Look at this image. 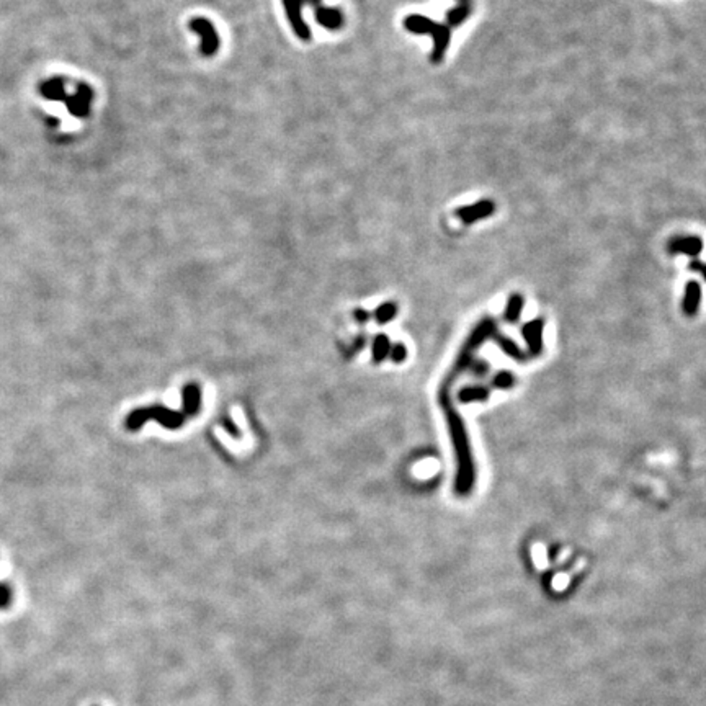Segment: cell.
Wrapping results in <instances>:
<instances>
[{
  "label": "cell",
  "mask_w": 706,
  "mask_h": 706,
  "mask_svg": "<svg viewBox=\"0 0 706 706\" xmlns=\"http://www.w3.org/2000/svg\"><path fill=\"white\" fill-rule=\"evenodd\" d=\"M440 404L447 419L450 439H452L454 454H456V478H454V492L465 497L473 491L476 481V467L473 460V450H471L470 437H467L465 422H463L460 412L454 409L450 401L448 389L440 393Z\"/></svg>",
  "instance_id": "obj_1"
},
{
  "label": "cell",
  "mask_w": 706,
  "mask_h": 706,
  "mask_svg": "<svg viewBox=\"0 0 706 706\" xmlns=\"http://www.w3.org/2000/svg\"><path fill=\"white\" fill-rule=\"evenodd\" d=\"M494 333H496V322H494V319L484 318L478 324V326H476L473 333L467 337L465 345L461 346L460 355H458V358H456V363L453 365L452 373H450V376H448V384L452 383L453 378H456L458 375L465 373L466 370H470L471 365H473V362H474L473 360L474 352L489 339V337H492Z\"/></svg>",
  "instance_id": "obj_2"
},
{
  "label": "cell",
  "mask_w": 706,
  "mask_h": 706,
  "mask_svg": "<svg viewBox=\"0 0 706 706\" xmlns=\"http://www.w3.org/2000/svg\"><path fill=\"white\" fill-rule=\"evenodd\" d=\"M149 420H155L166 428H179L185 423V415L175 412V410L166 409V407L153 406L144 409H136L128 415L126 427L129 430H137Z\"/></svg>",
  "instance_id": "obj_3"
},
{
  "label": "cell",
  "mask_w": 706,
  "mask_h": 706,
  "mask_svg": "<svg viewBox=\"0 0 706 706\" xmlns=\"http://www.w3.org/2000/svg\"><path fill=\"white\" fill-rule=\"evenodd\" d=\"M188 28L193 33L200 34V53L203 58H213L221 46L219 34L216 32L213 21L205 19V16H195V19L188 21Z\"/></svg>",
  "instance_id": "obj_4"
},
{
  "label": "cell",
  "mask_w": 706,
  "mask_h": 706,
  "mask_svg": "<svg viewBox=\"0 0 706 706\" xmlns=\"http://www.w3.org/2000/svg\"><path fill=\"white\" fill-rule=\"evenodd\" d=\"M285 8V15L291 25L294 34L300 38L301 41H309L311 40V28L307 27V23L302 19V5L305 2L302 0H281Z\"/></svg>",
  "instance_id": "obj_5"
},
{
  "label": "cell",
  "mask_w": 706,
  "mask_h": 706,
  "mask_svg": "<svg viewBox=\"0 0 706 706\" xmlns=\"http://www.w3.org/2000/svg\"><path fill=\"white\" fill-rule=\"evenodd\" d=\"M496 213V203L489 198H484V200H479L473 203V205H466L458 208L454 211V216L463 221V224L470 226V224L478 223L481 219H487Z\"/></svg>",
  "instance_id": "obj_6"
},
{
  "label": "cell",
  "mask_w": 706,
  "mask_h": 706,
  "mask_svg": "<svg viewBox=\"0 0 706 706\" xmlns=\"http://www.w3.org/2000/svg\"><path fill=\"white\" fill-rule=\"evenodd\" d=\"M66 107L69 113L77 116V118H85L90 115V105L93 102V90L87 84H80L76 89V93L67 95Z\"/></svg>",
  "instance_id": "obj_7"
},
{
  "label": "cell",
  "mask_w": 706,
  "mask_h": 706,
  "mask_svg": "<svg viewBox=\"0 0 706 706\" xmlns=\"http://www.w3.org/2000/svg\"><path fill=\"white\" fill-rule=\"evenodd\" d=\"M703 250V241L698 236H674L667 242V252L670 255H687L696 258Z\"/></svg>",
  "instance_id": "obj_8"
},
{
  "label": "cell",
  "mask_w": 706,
  "mask_h": 706,
  "mask_svg": "<svg viewBox=\"0 0 706 706\" xmlns=\"http://www.w3.org/2000/svg\"><path fill=\"white\" fill-rule=\"evenodd\" d=\"M432 36V53H430V60L433 64H440L445 60V56H447V51L450 47V43H452V28L445 23H437L435 30L430 34Z\"/></svg>",
  "instance_id": "obj_9"
},
{
  "label": "cell",
  "mask_w": 706,
  "mask_h": 706,
  "mask_svg": "<svg viewBox=\"0 0 706 706\" xmlns=\"http://www.w3.org/2000/svg\"><path fill=\"white\" fill-rule=\"evenodd\" d=\"M543 331H544V322L543 319H533L528 320L527 324H523L522 327V337L527 342L528 353L531 357H538L543 350Z\"/></svg>",
  "instance_id": "obj_10"
},
{
  "label": "cell",
  "mask_w": 706,
  "mask_h": 706,
  "mask_svg": "<svg viewBox=\"0 0 706 706\" xmlns=\"http://www.w3.org/2000/svg\"><path fill=\"white\" fill-rule=\"evenodd\" d=\"M314 19L322 28L331 30V32H335V30H340L344 27V14L339 8L332 7H324L319 5L314 8Z\"/></svg>",
  "instance_id": "obj_11"
},
{
  "label": "cell",
  "mask_w": 706,
  "mask_h": 706,
  "mask_svg": "<svg viewBox=\"0 0 706 706\" xmlns=\"http://www.w3.org/2000/svg\"><path fill=\"white\" fill-rule=\"evenodd\" d=\"M701 305V287L698 281L690 280L685 285V293H683V301H682V311L683 314L688 316V318H693L696 313H698Z\"/></svg>",
  "instance_id": "obj_12"
},
{
  "label": "cell",
  "mask_w": 706,
  "mask_h": 706,
  "mask_svg": "<svg viewBox=\"0 0 706 706\" xmlns=\"http://www.w3.org/2000/svg\"><path fill=\"white\" fill-rule=\"evenodd\" d=\"M437 23H439V21L428 19V16L419 15V14L407 15L404 21H402L404 28L412 34H432L433 30H435V27H437Z\"/></svg>",
  "instance_id": "obj_13"
},
{
  "label": "cell",
  "mask_w": 706,
  "mask_h": 706,
  "mask_svg": "<svg viewBox=\"0 0 706 706\" xmlns=\"http://www.w3.org/2000/svg\"><path fill=\"white\" fill-rule=\"evenodd\" d=\"M40 92L43 97L47 98V100H53V102L66 100V97H67L66 84H64V80L59 79V77H54V79H47L43 82L40 87Z\"/></svg>",
  "instance_id": "obj_14"
},
{
  "label": "cell",
  "mask_w": 706,
  "mask_h": 706,
  "mask_svg": "<svg viewBox=\"0 0 706 706\" xmlns=\"http://www.w3.org/2000/svg\"><path fill=\"white\" fill-rule=\"evenodd\" d=\"M471 14H473V3H456L453 8H450L447 12V20H445V25H448L450 28H458L461 27L465 21L470 19Z\"/></svg>",
  "instance_id": "obj_15"
},
{
  "label": "cell",
  "mask_w": 706,
  "mask_h": 706,
  "mask_svg": "<svg viewBox=\"0 0 706 706\" xmlns=\"http://www.w3.org/2000/svg\"><path fill=\"white\" fill-rule=\"evenodd\" d=\"M491 396V389L486 386H481V384H474V386H465L460 389L458 393V401L463 402V404H470V402H484L489 399Z\"/></svg>",
  "instance_id": "obj_16"
},
{
  "label": "cell",
  "mask_w": 706,
  "mask_h": 706,
  "mask_svg": "<svg viewBox=\"0 0 706 706\" xmlns=\"http://www.w3.org/2000/svg\"><path fill=\"white\" fill-rule=\"evenodd\" d=\"M492 337H494V340H496V344L500 346V350L507 355V357L514 358V360H518V362L525 360V353L522 352V349L517 345V342L510 339V337L504 335V333H499V332L494 333Z\"/></svg>",
  "instance_id": "obj_17"
},
{
  "label": "cell",
  "mask_w": 706,
  "mask_h": 706,
  "mask_svg": "<svg viewBox=\"0 0 706 706\" xmlns=\"http://www.w3.org/2000/svg\"><path fill=\"white\" fill-rule=\"evenodd\" d=\"M523 306H525V298H523L522 294L520 293L510 294L509 300H507L505 309H504L505 322H510V324L517 322V320L520 319V314H522Z\"/></svg>",
  "instance_id": "obj_18"
},
{
  "label": "cell",
  "mask_w": 706,
  "mask_h": 706,
  "mask_svg": "<svg viewBox=\"0 0 706 706\" xmlns=\"http://www.w3.org/2000/svg\"><path fill=\"white\" fill-rule=\"evenodd\" d=\"M200 401H201V394H200V389H198V386H195V384H188V386H185L184 389V409H185V414L187 415H195L200 410Z\"/></svg>",
  "instance_id": "obj_19"
},
{
  "label": "cell",
  "mask_w": 706,
  "mask_h": 706,
  "mask_svg": "<svg viewBox=\"0 0 706 706\" xmlns=\"http://www.w3.org/2000/svg\"><path fill=\"white\" fill-rule=\"evenodd\" d=\"M391 352V345H389V339L386 335L376 337L373 344V357L375 362H381L386 358V355Z\"/></svg>",
  "instance_id": "obj_20"
},
{
  "label": "cell",
  "mask_w": 706,
  "mask_h": 706,
  "mask_svg": "<svg viewBox=\"0 0 706 706\" xmlns=\"http://www.w3.org/2000/svg\"><path fill=\"white\" fill-rule=\"evenodd\" d=\"M396 313H397V306L394 305V302H384V305H381L378 309H376V320L381 324H386L389 322V320L396 318Z\"/></svg>",
  "instance_id": "obj_21"
},
{
  "label": "cell",
  "mask_w": 706,
  "mask_h": 706,
  "mask_svg": "<svg viewBox=\"0 0 706 706\" xmlns=\"http://www.w3.org/2000/svg\"><path fill=\"white\" fill-rule=\"evenodd\" d=\"M515 384V376L510 371H499L492 378V386L497 389H509Z\"/></svg>",
  "instance_id": "obj_22"
},
{
  "label": "cell",
  "mask_w": 706,
  "mask_h": 706,
  "mask_svg": "<svg viewBox=\"0 0 706 706\" xmlns=\"http://www.w3.org/2000/svg\"><path fill=\"white\" fill-rule=\"evenodd\" d=\"M470 370L473 371L474 376L483 378V376H486L489 373V363L484 360H476V362H473V365H471Z\"/></svg>",
  "instance_id": "obj_23"
},
{
  "label": "cell",
  "mask_w": 706,
  "mask_h": 706,
  "mask_svg": "<svg viewBox=\"0 0 706 706\" xmlns=\"http://www.w3.org/2000/svg\"><path fill=\"white\" fill-rule=\"evenodd\" d=\"M391 358L396 363H401L404 362L407 358V349L402 344H396L391 349Z\"/></svg>",
  "instance_id": "obj_24"
},
{
  "label": "cell",
  "mask_w": 706,
  "mask_h": 706,
  "mask_svg": "<svg viewBox=\"0 0 706 706\" xmlns=\"http://www.w3.org/2000/svg\"><path fill=\"white\" fill-rule=\"evenodd\" d=\"M12 600V591L3 584H0V608L7 606Z\"/></svg>",
  "instance_id": "obj_25"
},
{
  "label": "cell",
  "mask_w": 706,
  "mask_h": 706,
  "mask_svg": "<svg viewBox=\"0 0 706 706\" xmlns=\"http://www.w3.org/2000/svg\"><path fill=\"white\" fill-rule=\"evenodd\" d=\"M688 268L693 272H698V274H701V276H703V280L706 281V263L701 262V260L698 258H693L690 262V265H688Z\"/></svg>",
  "instance_id": "obj_26"
},
{
  "label": "cell",
  "mask_w": 706,
  "mask_h": 706,
  "mask_svg": "<svg viewBox=\"0 0 706 706\" xmlns=\"http://www.w3.org/2000/svg\"><path fill=\"white\" fill-rule=\"evenodd\" d=\"M355 318H357L358 320H362V322H363V320L368 319V313H365V311H362V309H358L357 313H355Z\"/></svg>",
  "instance_id": "obj_27"
},
{
  "label": "cell",
  "mask_w": 706,
  "mask_h": 706,
  "mask_svg": "<svg viewBox=\"0 0 706 706\" xmlns=\"http://www.w3.org/2000/svg\"><path fill=\"white\" fill-rule=\"evenodd\" d=\"M302 2H305V3H307V5L314 7V8H316V7H319V5H320V0H302Z\"/></svg>",
  "instance_id": "obj_28"
},
{
  "label": "cell",
  "mask_w": 706,
  "mask_h": 706,
  "mask_svg": "<svg viewBox=\"0 0 706 706\" xmlns=\"http://www.w3.org/2000/svg\"><path fill=\"white\" fill-rule=\"evenodd\" d=\"M471 2V0H456V3H467Z\"/></svg>",
  "instance_id": "obj_29"
}]
</instances>
